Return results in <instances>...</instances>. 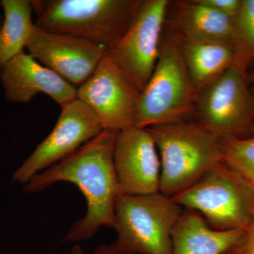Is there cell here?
Instances as JSON below:
<instances>
[{
  "label": "cell",
  "mask_w": 254,
  "mask_h": 254,
  "mask_svg": "<svg viewBox=\"0 0 254 254\" xmlns=\"http://www.w3.org/2000/svg\"><path fill=\"white\" fill-rule=\"evenodd\" d=\"M117 133L103 130L67 158L37 174L25 185L28 193L41 192L59 182H71L81 190L87 202L86 215L73 224L64 242L86 241L100 227L113 226L120 195L114 165Z\"/></svg>",
  "instance_id": "cell-1"
},
{
  "label": "cell",
  "mask_w": 254,
  "mask_h": 254,
  "mask_svg": "<svg viewBox=\"0 0 254 254\" xmlns=\"http://www.w3.org/2000/svg\"><path fill=\"white\" fill-rule=\"evenodd\" d=\"M160 155V192L173 198L222 163L220 138L200 123L146 128Z\"/></svg>",
  "instance_id": "cell-2"
},
{
  "label": "cell",
  "mask_w": 254,
  "mask_h": 254,
  "mask_svg": "<svg viewBox=\"0 0 254 254\" xmlns=\"http://www.w3.org/2000/svg\"><path fill=\"white\" fill-rule=\"evenodd\" d=\"M140 0H33L36 27L112 48L123 36Z\"/></svg>",
  "instance_id": "cell-3"
},
{
  "label": "cell",
  "mask_w": 254,
  "mask_h": 254,
  "mask_svg": "<svg viewBox=\"0 0 254 254\" xmlns=\"http://www.w3.org/2000/svg\"><path fill=\"white\" fill-rule=\"evenodd\" d=\"M197 95L184 58L181 36L170 32L162 36L158 61L141 93L134 126L181 122L195 110Z\"/></svg>",
  "instance_id": "cell-4"
},
{
  "label": "cell",
  "mask_w": 254,
  "mask_h": 254,
  "mask_svg": "<svg viewBox=\"0 0 254 254\" xmlns=\"http://www.w3.org/2000/svg\"><path fill=\"white\" fill-rule=\"evenodd\" d=\"M183 208L161 192L119 195L113 228L115 242L128 254H173L172 232Z\"/></svg>",
  "instance_id": "cell-5"
},
{
  "label": "cell",
  "mask_w": 254,
  "mask_h": 254,
  "mask_svg": "<svg viewBox=\"0 0 254 254\" xmlns=\"http://www.w3.org/2000/svg\"><path fill=\"white\" fill-rule=\"evenodd\" d=\"M217 230L247 229L254 218V187L223 163L173 197Z\"/></svg>",
  "instance_id": "cell-6"
},
{
  "label": "cell",
  "mask_w": 254,
  "mask_h": 254,
  "mask_svg": "<svg viewBox=\"0 0 254 254\" xmlns=\"http://www.w3.org/2000/svg\"><path fill=\"white\" fill-rule=\"evenodd\" d=\"M195 110L200 125L219 138L252 131L254 98L247 71L234 65L210 82L198 92Z\"/></svg>",
  "instance_id": "cell-7"
},
{
  "label": "cell",
  "mask_w": 254,
  "mask_h": 254,
  "mask_svg": "<svg viewBox=\"0 0 254 254\" xmlns=\"http://www.w3.org/2000/svg\"><path fill=\"white\" fill-rule=\"evenodd\" d=\"M168 0L141 1L127 31L107 53L137 90L143 91L154 70Z\"/></svg>",
  "instance_id": "cell-8"
},
{
  "label": "cell",
  "mask_w": 254,
  "mask_h": 254,
  "mask_svg": "<svg viewBox=\"0 0 254 254\" xmlns=\"http://www.w3.org/2000/svg\"><path fill=\"white\" fill-rule=\"evenodd\" d=\"M141 92L108 53L91 77L77 88V99L93 111L103 130L119 132L136 123Z\"/></svg>",
  "instance_id": "cell-9"
},
{
  "label": "cell",
  "mask_w": 254,
  "mask_h": 254,
  "mask_svg": "<svg viewBox=\"0 0 254 254\" xmlns=\"http://www.w3.org/2000/svg\"><path fill=\"white\" fill-rule=\"evenodd\" d=\"M103 131L99 120L81 100L64 105L53 131L15 172L13 180L26 185L32 177L67 158Z\"/></svg>",
  "instance_id": "cell-10"
},
{
  "label": "cell",
  "mask_w": 254,
  "mask_h": 254,
  "mask_svg": "<svg viewBox=\"0 0 254 254\" xmlns=\"http://www.w3.org/2000/svg\"><path fill=\"white\" fill-rule=\"evenodd\" d=\"M26 48L38 63L75 87L91 77L107 52L104 46L84 38L50 33L35 24Z\"/></svg>",
  "instance_id": "cell-11"
},
{
  "label": "cell",
  "mask_w": 254,
  "mask_h": 254,
  "mask_svg": "<svg viewBox=\"0 0 254 254\" xmlns=\"http://www.w3.org/2000/svg\"><path fill=\"white\" fill-rule=\"evenodd\" d=\"M146 128L131 126L117 133L114 165L119 193L145 195L160 191V160Z\"/></svg>",
  "instance_id": "cell-12"
},
{
  "label": "cell",
  "mask_w": 254,
  "mask_h": 254,
  "mask_svg": "<svg viewBox=\"0 0 254 254\" xmlns=\"http://www.w3.org/2000/svg\"><path fill=\"white\" fill-rule=\"evenodd\" d=\"M0 81L8 101L27 103L38 93L61 107L77 99V88L24 52L0 68Z\"/></svg>",
  "instance_id": "cell-13"
},
{
  "label": "cell",
  "mask_w": 254,
  "mask_h": 254,
  "mask_svg": "<svg viewBox=\"0 0 254 254\" xmlns=\"http://www.w3.org/2000/svg\"><path fill=\"white\" fill-rule=\"evenodd\" d=\"M246 229L217 230L199 213H182L172 232L173 254H222L235 247Z\"/></svg>",
  "instance_id": "cell-14"
},
{
  "label": "cell",
  "mask_w": 254,
  "mask_h": 254,
  "mask_svg": "<svg viewBox=\"0 0 254 254\" xmlns=\"http://www.w3.org/2000/svg\"><path fill=\"white\" fill-rule=\"evenodd\" d=\"M176 22L183 40L231 43L233 21L199 0L180 2Z\"/></svg>",
  "instance_id": "cell-15"
},
{
  "label": "cell",
  "mask_w": 254,
  "mask_h": 254,
  "mask_svg": "<svg viewBox=\"0 0 254 254\" xmlns=\"http://www.w3.org/2000/svg\"><path fill=\"white\" fill-rule=\"evenodd\" d=\"M182 45L185 63L197 93L235 64L231 43L182 38Z\"/></svg>",
  "instance_id": "cell-16"
},
{
  "label": "cell",
  "mask_w": 254,
  "mask_h": 254,
  "mask_svg": "<svg viewBox=\"0 0 254 254\" xmlns=\"http://www.w3.org/2000/svg\"><path fill=\"white\" fill-rule=\"evenodd\" d=\"M3 22L0 28V68L23 52L34 23L31 1L1 0Z\"/></svg>",
  "instance_id": "cell-17"
},
{
  "label": "cell",
  "mask_w": 254,
  "mask_h": 254,
  "mask_svg": "<svg viewBox=\"0 0 254 254\" xmlns=\"http://www.w3.org/2000/svg\"><path fill=\"white\" fill-rule=\"evenodd\" d=\"M232 46L235 66L247 71L254 62V0H242L233 21Z\"/></svg>",
  "instance_id": "cell-18"
},
{
  "label": "cell",
  "mask_w": 254,
  "mask_h": 254,
  "mask_svg": "<svg viewBox=\"0 0 254 254\" xmlns=\"http://www.w3.org/2000/svg\"><path fill=\"white\" fill-rule=\"evenodd\" d=\"M220 147L223 163L254 185V134L220 138Z\"/></svg>",
  "instance_id": "cell-19"
},
{
  "label": "cell",
  "mask_w": 254,
  "mask_h": 254,
  "mask_svg": "<svg viewBox=\"0 0 254 254\" xmlns=\"http://www.w3.org/2000/svg\"><path fill=\"white\" fill-rule=\"evenodd\" d=\"M213 9L217 10L222 14L228 16L234 21L240 9L242 0H199Z\"/></svg>",
  "instance_id": "cell-20"
},
{
  "label": "cell",
  "mask_w": 254,
  "mask_h": 254,
  "mask_svg": "<svg viewBox=\"0 0 254 254\" xmlns=\"http://www.w3.org/2000/svg\"><path fill=\"white\" fill-rule=\"evenodd\" d=\"M62 254H88L81 246L76 245L68 252ZM91 254H128L119 248L118 245L114 242L110 245L98 246L94 252Z\"/></svg>",
  "instance_id": "cell-21"
},
{
  "label": "cell",
  "mask_w": 254,
  "mask_h": 254,
  "mask_svg": "<svg viewBox=\"0 0 254 254\" xmlns=\"http://www.w3.org/2000/svg\"><path fill=\"white\" fill-rule=\"evenodd\" d=\"M237 247L240 254H254V218Z\"/></svg>",
  "instance_id": "cell-22"
},
{
  "label": "cell",
  "mask_w": 254,
  "mask_h": 254,
  "mask_svg": "<svg viewBox=\"0 0 254 254\" xmlns=\"http://www.w3.org/2000/svg\"><path fill=\"white\" fill-rule=\"evenodd\" d=\"M247 78H248L249 83L251 85V91H252V95L254 98V71L250 74H247Z\"/></svg>",
  "instance_id": "cell-23"
},
{
  "label": "cell",
  "mask_w": 254,
  "mask_h": 254,
  "mask_svg": "<svg viewBox=\"0 0 254 254\" xmlns=\"http://www.w3.org/2000/svg\"><path fill=\"white\" fill-rule=\"evenodd\" d=\"M237 245L230 249V250H227V252H225V253L222 254H240V251H239L238 248H237Z\"/></svg>",
  "instance_id": "cell-24"
},
{
  "label": "cell",
  "mask_w": 254,
  "mask_h": 254,
  "mask_svg": "<svg viewBox=\"0 0 254 254\" xmlns=\"http://www.w3.org/2000/svg\"><path fill=\"white\" fill-rule=\"evenodd\" d=\"M3 22V15H0V28H1V24Z\"/></svg>",
  "instance_id": "cell-25"
},
{
  "label": "cell",
  "mask_w": 254,
  "mask_h": 254,
  "mask_svg": "<svg viewBox=\"0 0 254 254\" xmlns=\"http://www.w3.org/2000/svg\"><path fill=\"white\" fill-rule=\"evenodd\" d=\"M252 131H254V124L253 128H252Z\"/></svg>",
  "instance_id": "cell-26"
},
{
  "label": "cell",
  "mask_w": 254,
  "mask_h": 254,
  "mask_svg": "<svg viewBox=\"0 0 254 254\" xmlns=\"http://www.w3.org/2000/svg\"><path fill=\"white\" fill-rule=\"evenodd\" d=\"M253 187H254V185H253Z\"/></svg>",
  "instance_id": "cell-27"
}]
</instances>
